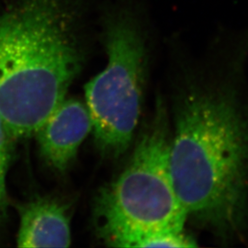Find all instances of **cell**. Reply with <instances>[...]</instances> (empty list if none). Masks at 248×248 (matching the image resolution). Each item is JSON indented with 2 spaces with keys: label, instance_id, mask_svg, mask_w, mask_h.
Here are the masks:
<instances>
[{
  "label": "cell",
  "instance_id": "6da1fadb",
  "mask_svg": "<svg viewBox=\"0 0 248 248\" xmlns=\"http://www.w3.org/2000/svg\"><path fill=\"white\" fill-rule=\"evenodd\" d=\"M170 167L187 220L223 244L248 238V25L194 55L170 42Z\"/></svg>",
  "mask_w": 248,
  "mask_h": 248
},
{
  "label": "cell",
  "instance_id": "7a4b0ae2",
  "mask_svg": "<svg viewBox=\"0 0 248 248\" xmlns=\"http://www.w3.org/2000/svg\"><path fill=\"white\" fill-rule=\"evenodd\" d=\"M68 0H19L0 14V117L13 139L35 134L82 63Z\"/></svg>",
  "mask_w": 248,
  "mask_h": 248
},
{
  "label": "cell",
  "instance_id": "3957f363",
  "mask_svg": "<svg viewBox=\"0 0 248 248\" xmlns=\"http://www.w3.org/2000/svg\"><path fill=\"white\" fill-rule=\"evenodd\" d=\"M94 219L99 239L112 248H194L170 167L167 99L156 95L150 120L121 174L98 190Z\"/></svg>",
  "mask_w": 248,
  "mask_h": 248
},
{
  "label": "cell",
  "instance_id": "277c9868",
  "mask_svg": "<svg viewBox=\"0 0 248 248\" xmlns=\"http://www.w3.org/2000/svg\"><path fill=\"white\" fill-rule=\"evenodd\" d=\"M106 66L85 86L98 148L119 157L132 144L142 114L154 49V26L142 0H118L103 16Z\"/></svg>",
  "mask_w": 248,
  "mask_h": 248
},
{
  "label": "cell",
  "instance_id": "5b68a950",
  "mask_svg": "<svg viewBox=\"0 0 248 248\" xmlns=\"http://www.w3.org/2000/svg\"><path fill=\"white\" fill-rule=\"evenodd\" d=\"M92 131V120L86 103L64 98L36 131L43 158L54 170L70 167L80 145Z\"/></svg>",
  "mask_w": 248,
  "mask_h": 248
},
{
  "label": "cell",
  "instance_id": "8992f818",
  "mask_svg": "<svg viewBox=\"0 0 248 248\" xmlns=\"http://www.w3.org/2000/svg\"><path fill=\"white\" fill-rule=\"evenodd\" d=\"M18 248H68L70 217L66 207L51 198H36L18 206Z\"/></svg>",
  "mask_w": 248,
  "mask_h": 248
},
{
  "label": "cell",
  "instance_id": "52a82bcc",
  "mask_svg": "<svg viewBox=\"0 0 248 248\" xmlns=\"http://www.w3.org/2000/svg\"><path fill=\"white\" fill-rule=\"evenodd\" d=\"M12 140L14 139L0 117V222L5 218L9 206L7 177L11 159Z\"/></svg>",
  "mask_w": 248,
  "mask_h": 248
}]
</instances>
